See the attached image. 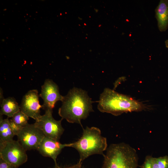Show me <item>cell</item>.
Returning <instances> with one entry per match:
<instances>
[{"mask_svg":"<svg viewBox=\"0 0 168 168\" xmlns=\"http://www.w3.org/2000/svg\"><path fill=\"white\" fill-rule=\"evenodd\" d=\"M39 96L43 100L42 109L45 111L53 110L56 102L62 101L64 96L60 95L57 85L52 80L46 79L41 86Z\"/></svg>","mask_w":168,"mask_h":168,"instance_id":"8","label":"cell"},{"mask_svg":"<svg viewBox=\"0 0 168 168\" xmlns=\"http://www.w3.org/2000/svg\"><path fill=\"white\" fill-rule=\"evenodd\" d=\"M82 164L79 163V162H78L77 164L73 165V166H70L67 167H65L63 168H61L59 166H58V167H56L54 168H82Z\"/></svg>","mask_w":168,"mask_h":168,"instance_id":"18","label":"cell"},{"mask_svg":"<svg viewBox=\"0 0 168 168\" xmlns=\"http://www.w3.org/2000/svg\"><path fill=\"white\" fill-rule=\"evenodd\" d=\"M2 91H2L0 89V103L2 102L3 99H4Z\"/></svg>","mask_w":168,"mask_h":168,"instance_id":"19","label":"cell"},{"mask_svg":"<svg viewBox=\"0 0 168 168\" xmlns=\"http://www.w3.org/2000/svg\"><path fill=\"white\" fill-rule=\"evenodd\" d=\"M52 113L53 110H45L44 114L41 115L34 124L42 131L45 136L59 141L64 131L61 124L63 119L56 120L53 117Z\"/></svg>","mask_w":168,"mask_h":168,"instance_id":"6","label":"cell"},{"mask_svg":"<svg viewBox=\"0 0 168 168\" xmlns=\"http://www.w3.org/2000/svg\"><path fill=\"white\" fill-rule=\"evenodd\" d=\"M165 43L166 47L168 48V40H166L165 41Z\"/></svg>","mask_w":168,"mask_h":168,"instance_id":"20","label":"cell"},{"mask_svg":"<svg viewBox=\"0 0 168 168\" xmlns=\"http://www.w3.org/2000/svg\"><path fill=\"white\" fill-rule=\"evenodd\" d=\"M155 11L159 30L166 31L168 28V0H160Z\"/></svg>","mask_w":168,"mask_h":168,"instance_id":"11","label":"cell"},{"mask_svg":"<svg viewBox=\"0 0 168 168\" xmlns=\"http://www.w3.org/2000/svg\"><path fill=\"white\" fill-rule=\"evenodd\" d=\"M71 143L63 144L59 141L45 136L38 146L37 150L43 156L49 157L54 160L56 167L59 166L57 163V158L62 149L66 147H70Z\"/></svg>","mask_w":168,"mask_h":168,"instance_id":"10","label":"cell"},{"mask_svg":"<svg viewBox=\"0 0 168 168\" xmlns=\"http://www.w3.org/2000/svg\"><path fill=\"white\" fill-rule=\"evenodd\" d=\"M12 120L18 126L23 127L27 124L29 117L20 110L15 114Z\"/></svg>","mask_w":168,"mask_h":168,"instance_id":"15","label":"cell"},{"mask_svg":"<svg viewBox=\"0 0 168 168\" xmlns=\"http://www.w3.org/2000/svg\"><path fill=\"white\" fill-rule=\"evenodd\" d=\"M0 142H4L13 139L15 135L10 124L9 119L7 118L3 119L0 115Z\"/></svg>","mask_w":168,"mask_h":168,"instance_id":"14","label":"cell"},{"mask_svg":"<svg viewBox=\"0 0 168 168\" xmlns=\"http://www.w3.org/2000/svg\"><path fill=\"white\" fill-rule=\"evenodd\" d=\"M141 168H168V156L156 158L147 156Z\"/></svg>","mask_w":168,"mask_h":168,"instance_id":"13","label":"cell"},{"mask_svg":"<svg viewBox=\"0 0 168 168\" xmlns=\"http://www.w3.org/2000/svg\"><path fill=\"white\" fill-rule=\"evenodd\" d=\"M10 124L15 135H17L22 127L15 124L11 119H9Z\"/></svg>","mask_w":168,"mask_h":168,"instance_id":"16","label":"cell"},{"mask_svg":"<svg viewBox=\"0 0 168 168\" xmlns=\"http://www.w3.org/2000/svg\"><path fill=\"white\" fill-rule=\"evenodd\" d=\"M39 97L37 90H30L23 96L20 105V111L35 121L41 116Z\"/></svg>","mask_w":168,"mask_h":168,"instance_id":"9","label":"cell"},{"mask_svg":"<svg viewBox=\"0 0 168 168\" xmlns=\"http://www.w3.org/2000/svg\"><path fill=\"white\" fill-rule=\"evenodd\" d=\"M145 108L141 102L109 88L101 94L98 109L100 112L118 116L123 113L140 111Z\"/></svg>","mask_w":168,"mask_h":168,"instance_id":"2","label":"cell"},{"mask_svg":"<svg viewBox=\"0 0 168 168\" xmlns=\"http://www.w3.org/2000/svg\"><path fill=\"white\" fill-rule=\"evenodd\" d=\"M0 115H5L8 118H12L14 115L20 110V105L13 97L4 98L0 103Z\"/></svg>","mask_w":168,"mask_h":168,"instance_id":"12","label":"cell"},{"mask_svg":"<svg viewBox=\"0 0 168 168\" xmlns=\"http://www.w3.org/2000/svg\"><path fill=\"white\" fill-rule=\"evenodd\" d=\"M0 168H17L0 158Z\"/></svg>","mask_w":168,"mask_h":168,"instance_id":"17","label":"cell"},{"mask_svg":"<svg viewBox=\"0 0 168 168\" xmlns=\"http://www.w3.org/2000/svg\"><path fill=\"white\" fill-rule=\"evenodd\" d=\"M62 104L58 114L62 119L70 123L80 124L82 119L87 118L90 112L93 111L92 102L86 92L74 87L64 96Z\"/></svg>","mask_w":168,"mask_h":168,"instance_id":"1","label":"cell"},{"mask_svg":"<svg viewBox=\"0 0 168 168\" xmlns=\"http://www.w3.org/2000/svg\"><path fill=\"white\" fill-rule=\"evenodd\" d=\"M0 158L17 168L28 159L26 151L17 140L13 139L0 142Z\"/></svg>","mask_w":168,"mask_h":168,"instance_id":"5","label":"cell"},{"mask_svg":"<svg viewBox=\"0 0 168 168\" xmlns=\"http://www.w3.org/2000/svg\"><path fill=\"white\" fill-rule=\"evenodd\" d=\"M16 136L17 141L26 151L37 150L45 136L42 131L34 124H29L23 127Z\"/></svg>","mask_w":168,"mask_h":168,"instance_id":"7","label":"cell"},{"mask_svg":"<svg viewBox=\"0 0 168 168\" xmlns=\"http://www.w3.org/2000/svg\"><path fill=\"white\" fill-rule=\"evenodd\" d=\"M102 168H137L136 150L124 143L112 144L104 155Z\"/></svg>","mask_w":168,"mask_h":168,"instance_id":"4","label":"cell"},{"mask_svg":"<svg viewBox=\"0 0 168 168\" xmlns=\"http://www.w3.org/2000/svg\"><path fill=\"white\" fill-rule=\"evenodd\" d=\"M106 138L101 135L100 130L96 127H87L83 128L81 137L75 142L71 143V147L78 152V162L83 161L91 155L98 154L104 156L103 152L107 149Z\"/></svg>","mask_w":168,"mask_h":168,"instance_id":"3","label":"cell"}]
</instances>
